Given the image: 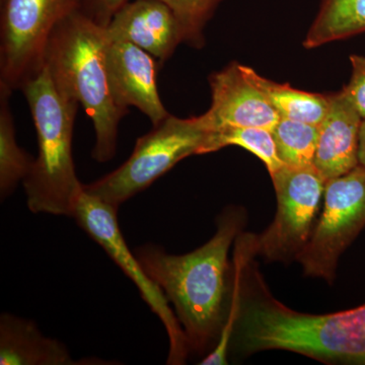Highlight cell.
Wrapping results in <instances>:
<instances>
[{"label":"cell","instance_id":"obj_1","mask_svg":"<svg viewBox=\"0 0 365 365\" xmlns=\"http://www.w3.org/2000/svg\"><path fill=\"white\" fill-rule=\"evenodd\" d=\"M242 217L237 209L225 210L215 235L188 254H169L153 244L134 251L144 271L174 304L190 351L215 348L227 321L232 284L228 253L241 232Z\"/></svg>","mask_w":365,"mask_h":365},{"label":"cell","instance_id":"obj_2","mask_svg":"<svg viewBox=\"0 0 365 365\" xmlns=\"http://www.w3.org/2000/svg\"><path fill=\"white\" fill-rule=\"evenodd\" d=\"M253 288L249 292L241 279L232 337L242 353L287 350L328 364L365 365V304L334 314H304L273 299L263 283Z\"/></svg>","mask_w":365,"mask_h":365},{"label":"cell","instance_id":"obj_3","mask_svg":"<svg viewBox=\"0 0 365 365\" xmlns=\"http://www.w3.org/2000/svg\"><path fill=\"white\" fill-rule=\"evenodd\" d=\"M107 43L106 28L78 11L54 29L44 57L58 90L83 106L93 122L96 143L91 155L98 163L109 162L116 155L120 122L128 114L113 96Z\"/></svg>","mask_w":365,"mask_h":365},{"label":"cell","instance_id":"obj_4","mask_svg":"<svg viewBox=\"0 0 365 365\" xmlns=\"http://www.w3.org/2000/svg\"><path fill=\"white\" fill-rule=\"evenodd\" d=\"M21 91L30 108L38 140L37 158L23 182L28 207L33 213L73 217L83 191L72 155L79 104L58 90L45 66Z\"/></svg>","mask_w":365,"mask_h":365},{"label":"cell","instance_id":"obj_5","mask_svg":"<svg viewBox=\"0 0 365 365\" xmlns=\"http://www.w3.org/2000/svg\"><path fill=\"white\" fill-rule=\"evenodd\" d=\"M206 136L198 116L182 119L169 115L137 139L123 165L97 181L83 184V191L119 209L184 158L201 155Z\"/></svg>","mask_w":365,"mask_h":365},{"label":"cell","instance_id":"obj_6","mask_svg":"<svg viewBox=\"0 0 365 365\" xmlns=\"http://www.w3.org/2000/svg\"><path fill=\"white\" fill-rule=\"evenodd\" d=\"M81 6V0H1L0 88L21 90L43 68L53 31Z\"/></svg>","mask_w":365,"mask_h":365},{"label":"cell","instance_id":"obj_7","mask_svg":"<svg viewBox=\"0 0 365 365\" xmlns=\"http://www.w3.org/2000/svg\"><path fill=\"white\" fill-rule=\"evenodd\" d=\"M365 227V168L326 182L322 215L297 260L306 275L335 278L341 254Z\"/></svg>","mask_w":365,"mask_h":365},{"label":"cell","instance_id":"obj_8","mask_svg":"<svg viewBox=\"0 0 365 365\" xmlns=\"http://www.w3.org/2000/svg\"><path fill=\"white\" fill-rule=\"evenodd\" d=\"M277 212L270 227L255 237V253L269 261L297 259L316 227L326 181L316 168L283 165L271 176Z\"/></svg>","mask_w":365,"mask_h":365},{"label":"cell","instance_id":"obj_9","mask_svg":"<svg viewBox=\"0 0 365 365\" xmlns=\"http://www.w3.org/2000/svg\"><path fill=\"white\" fill-rule=\"evenodd\" d=\"M117 215V208L83 191L73 218L79 227L105 250L125 275L135 283L144 302L162 321L170 342L167 364H184L191 351L181 324L163 290L150 279L135 254H132L127 246Z\"/></svg>","mask_w":365,"mask_h":365},{"label":"cell","instance_id":"obj_10","mask_svg":"<svg viewBox=\"0 0 365 365\" xmlns=\"http://www.w3.org/2000/svg\"><path fill=\"white\" fill-rule=\"evenodd\" d=\"M212 103L198 116L207 132L227 127H260L272 131L280 116L242 69V64L230 62L208 78Z\"/></svg>","mask_w":365,"mask_h":365},{"label":"cell","instance_id":"obj_11","mask_svg":"<svg viewBox=\"0 0 365 365\" xmlns=\"http://www.w3.org/2000/svg\"><path fill=\"white\" fill-rule=\"evenodd\" d=\"M106 63L113 96L121 109L137 108L153 126L169 116L158 88L160 63L153 55L131 43L108 39Z\"/></svg>","mask_w":365,"mask_h":365},{"label":"cell","instance_id":"obj_12","mask_svg":"<svg viewBox=\"0 0 365 365\" xmlns=\"http://www.w3.org/2000/svg\"><path fill=\"white\" fill-rule=\"evenodd\" d=\"M106 33L109 40L129 42L150 53L160 66L182 44L179 21L160 0H129L113 16Z\"/></svg>","mask_w":365,"mask_h":365},{"label":"cell","instance_id":"obj_13","mask_svg":"<svg viewBox=\"0 0 365 365\" xmlns=\"http://www.w3.org/2000/svg\"><path fill=\"white\" fill-rule=\"evenodd\" d=\"M362 120L344 91L330 93V107L319 126L314 163L326 182L343 176L359 165Z\"/></svg>","mask_w":365,"mask_h":365},{"label":"cell","instance_id":"obj_14","mask_svg":"<svg viewBox=\"0 0 365 365\" xmlns=\"http://www.w3.org/2000/svg\"><path fill=\"white\" fill-rule=\"evenodd\" d=\"M0 364H85L71 357L66 346L45 337L30 319L4 314L0 318Z\"/></svg>","mask_w":365,"mask_h":365},{"label":"cell","instance_id":"obj_15","mask_svg":"<svg viewBox=\"0 0 365 365\" xmlns=\"http://www.w3.org/2000/svg\"><path fill=\"white\" fill-rule=\"evenodd\" d=\"M247 78L264 93L280 118L318 125L325 119L330 107V93L297 90L288 83H278L263 78L252 67L242 66Z\"/></svg>","mask_w":365,"mask_h":365},{"label":"cell","instance_id":"obj_16","mask_svg":"<svg viewBox=\"0 0 365 365\" xmlns=\"http://www.w3.org/2000/svg\"><path fill=\"white\" fill-rule=\"evenodd\" d=\"M365 33V0H321L304 41L307 49Z\"/></svg>","mask_w":365,"mask_h":365},{"label":"cell","instance_id":"obj_17","mask_svg":"<svg viewBox=\"0 0 365 365\" xmlns=\"http://www.w3.org/2000/svg\"><path fill=\"white\" fill-rule=\"evenodd\" d=\"M11 91L0 88V195L2 200L14 193L28 176L35 158L16 143L9 98Z\"/></svg>","mask_w":365,"mask_h":365},{"label":"cell","instance_id":"obj_18","mask_svg":"<svg viewBox=\"0 0 365 365\" xmlns=\"http://www.w3.org/2000/svg\"><path fill=\"white\" fill-rule=\"evenodd\" d=\"M230 145L240 146L260 158L270 176L284 165L278 157L272 131L260 127H227L207 132L201 155L215 153Z\"/></svg>","mask_w":365,"mask_h":365},{"label":"cell","instance_id":"obj_19","mask_svg":"<svg viewBox=\"0 0 365 365\" xmlns=\"http://www.w3.org/2000/svg\"><path fill=\"white\" fill-rule=\"evenodd\" d=\"M319 127L280 118L272 130L278 157L292 168L314 167Z\"/></svg>","mask_w":365,"mask_h":365},{"label":"cell","instance_id":"obj_20","mask_svg":"<svg viewBox=\"0 0 365 365\" xmlns=\"http://www.w3.org/2000/svg\"><path fill=\"white\" fill-rule=\"evenodd\" d=\"M170 7L181 28L182 44L195 49L205 45L204 29L225 0H160Z\"/></svg>","mask_w":365,"mask_h":365},{"label":"cell","instance_id":"obj_21","mask_svg":"<svg viewBox=\"0 0 365 365\" xmlns=\"http://www.w3.org/2000/svg\"><path fill=\"white\" fill-rule=\"evenodd\" d=\"M352 74L349 83L342 88L360 117L365 119V56L351 55Z\"/></svg>","mask_w":365,"mask_h":365},{"label":"cell","instance_id":"obj_22","mask_svg":"<svg viewBox=\"0 0 365 365\" xmlns=\"http://www.w3.org/2000/svg\"><path fill=\"white\" fill-rule=\"evenodd\" d=\"M129 0H81V11L98 26L107 28L115 14Z\"/></svg>","mask_w":365,"mask_h":365},{"label":"cell","instance_id":"obj_23","mask_svg":"<svg viewBox=\"0 0 365 365\" xmlns=\"http://www.w3.org/2000/svg\"><path fill=\"white\" fill-rule=\"evenodd\" d=\"M359 165L365 168V119L362 120L359 135Z\"/></svg>","mask_w":365,"mask_h":365}]
</instances>
